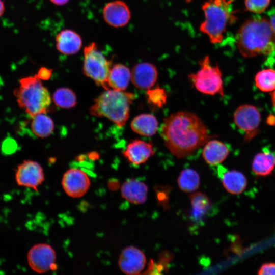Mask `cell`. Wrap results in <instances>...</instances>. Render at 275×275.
<instances>
[{
    "mask_svg": "<svg viewBox=\"0 0 275 275\" xmlns=\"http://www.w3.org/2000/svg\"><path fill=\"white\" fill-rule=\"evenodd\" d=\"M160 135L167 149L178 158L191 155L213 138L202 120L186 111L166 118L161 126Z\"/></svg>",
    "mask_w": 275,
    "mask_h": 275,
    "instance_id": "6da1fadb",
    "label": "cell"
},
{
    "mask_svg": "<svg viewBox=\"0 0 275 275\" xmlns=\"http://www.w3.org/2000/svg\"><path fill=\"white\" fill-rule=\"evenodd\" d=\"M236 41L245 57L268 55L275 49V34L269 20L260 16L244 22L236 35Z\"/></svg>",
    "mask_w": 275,
    "mask_h": 275,
    "instance_id": "7a4b0ae2",
    "label": "cell"
},
{
    "mask_svg": "<svg viewBox=\"0 0 275 275\" xmlns=\"http://www.w3.org/2000/svg\"><path fill=\"white\" fill-rule=\"evenodd\" d=\"M135 95L131 92L107 89L94 100L90 113L97 117H104L120 127L126 124L130 106Z\"/></svg>",
    "mask_w": 275,
    "mask_h": 275,
    "instance_id": "3957f363",
    "label": "cell"
},
{
    "mask_svg": "<svg viewBox=\"0 0 275 275\" xmlns=\"http://www.w3.org/2000/svg\"><path fill=\"white\" fill-rule=\"evenodd\" d=\"M204 20L200 30L211 43H221L228 25L234 19L231 0H208L202 6Z\"/></svg>",
    "mask_w": 275,
    "mask_h": 275,
    "instance_id": "277c9868",
    "label": "cell"
},
{
    "mask_svg": "<svg viewBox=\"0 0 275 275\" xmlns=\"http://www.w3.org/2000/svg\"><path fill=\"white\" fill-rule=\"evenodd\" d=\"M14 91L18 105L31 117L46 113L51 104L48 90L36 75L21 78Z\"/></svg>",
    "mask_w": 275,
    "mask_h": 275,
    "instance_id": "5b68a950",
    "label": "cell"
},
{
    "mask_svg": "<svg viewBox=\"0 0 275 275\" xmlns=\"http://www.w3.org/2000/svg\"><path fill=\"white\" fill-rule=\"evenodd\" d=\"M200 69L189 75V79L199 92L208 95H224L222 72L218 65H212L208 56L200 62Z\"/></svg>",
    "mask_w": 275,
    "mask_h": 275,
    "instance_id": "8992f818",
    "label": "cell"
},
{
    "mask_svg": "<svg viewBox=\"0 0 275 275\" xmlns=\"http://www.w3.org/2000/svg\"><path fill=\"white\" fill-rule=\"evenodd\" d=\"M111 62L99 49L95 42H91L84 49L83 72L96 84L109 89L108 77Z\"/></svg>",
    "mask_w": 275,
    "mask_h": 275,
    "instance_id": "52a82bcc",
    "label": "cell"
},
{
    "mask_svg": "<svg viewBox=\"0 0 275 275\" xmlns=\"http://www.w3.org/2000/svg\"><path fill=\"white\" fill-rule=\"evenodd\" d=\"M233 121L236 126L242 132L246 141L251 140L258 133L261 122V115L254 105L243 104L235 111Z\"/></svg>",
    "mask_w": 275,
    "mask_h": 275,
    "instance_id": "ba28073f",
    "label": "cell"
},
{
    "mask_svg": "<svg viewBox=\"0 0 275 275\" xmlns=\"http://www.w3.org/2000/svg\"><path fill=\"white\" fill-rule=\"evenodd\" d=\"M27 258L31 268L39 273H45L57 268L56 252L48 244L34 245L28 252Z\"/></svg>",
    "mask_w": 275,
    "mask_h": 275,
    "instance_id": "9c48e42d",
    "label": "cell"
},
{
    "mask_svg": "<svg viewBox=\"0 0 275 275\" xmlns=\"http://www.w3.org/2000/svg\"><path fill=\"white\" fill-rule=\"evenodd\" d=\"M62 185L68 196L77 198L86 194L90 188L91 182L88 175L84 171L71 168L63 175Z\"/></svg>",
    "mask_w": 275,
    "mask_h": 275,
    "instance_id": "30bf717a",
    "label": "cell"
},
{
    "mask_svg": "<svg viewBox=\"0 0 275 275\" xmlns=\"http://www.w3.org/2000/svg\"><path fill=\"white\" fill-rule=\"evenodd\" d=\"M15 179L18 185L37 190L44 180V173L41 165L33 160H24L16 170Z\"/></svg>",
    "mask_w": 275,
    "mask_h": 275,
    "instance_id": "8fae6325",
    "label": "cell"
},
{
    "mask_svg": "<svg viewBox=\"0 0 275 275\" xmlns=\"http://www.w3.org/2000/svg\"><path fill=\"white\" fill-rule=\"evenodd\" d=\"M147 262L144 252L139 248L129 246L121 252L118 259L120 270L128 275H136L142 271Z\"/></svg>",
    "mask_w": 275,
    "mask_h": 275,
    "instance_id": "7c38bea8",
    "label": "cell"
},
{
    "mask_svg": "<svg viewBox=\"0 0 275 275\" xmlns=\"http://www.w3.org/2000/svg\"><path fill=\"white\" fill-rule=\"evenodd\" d=\"M102 14L105 22L114 28L124 26L131 18L129 7L121 0L107 3L103 9Z\"/></svg>",
    "mask_w": 275,
    "mask_h": 275,
    "instance_id": "4fadbf2b",
    "label": "cell"
},
{
    "mask_svg": "<svg viewBox=\"0 0 275 275\" xmlns=\"http://www.w3.org/2000/svg\"><path fill=\"white\" fill-rule=\"evenodd\" d=\"M157 77L158 71L153 64L142 62L133 67L131 81L136 88L148 90L154 86Z\"/></svg>",
    "mask_w": 275,
    "mask_h": 275,
    "instance_id": "5bb4252c",
    "label": "cell"
},
{
    "mask_svg": "<svg viewBox=\"0 0 275 275\" xmlns=\"http://www.w3.org/2000/svg\"><path fill=\"white\" fill-rule=\"evenodd\" d=\"M154 153L152 144L136 139L128 144L123 154L130 163L136 166L145 163Z\"/></svg>",
    "mask_w": 275,
    "mask_h": 275,
    "instance_id": "9a60e30c",
    "label": "cell"
},
{
    "mask_svg": "<svg viewBox=\"0 0 275 275\" xmlns=\"http://www.w3.org/2000/svg\"><path fill=\"white\" fill-rule=\"evenodd\" d=\"M55 40L57 50L65 55L77 53L82 45L80 35L71 29H67L60 31L56 35Z\"/></svg>",
    "mask_w": 275,
    "mask_h": 275,
    "instance_id": "2e32d148",
    "label": "cell"
},
{
    "mask_svg": "<svg viewBox=\"0 0 275 275\" xmlns=\"http://www.w3.org/2000/svg\"><path fill=\"white\" fill-rule=\"evenodd\" d=\"M148 188L144 182L135 179H129L121 187L122 197L134 204L144 203L147 199Z\"/></svg>",
    "mask_w": 275,
    "mask_h": 275,
    "instance_id": "e0dca14e",
    "label": "cell"
},
{
    "mask_svg": "<svg viewBox=\"0 0 275 275\" xmlns=\"http://www.w3.org/2000/svg\"><path fill=\"white\" fill-rule=\"evenodd\" d=\"M229 153V148L224 143L212 138L203 145L202 154L207 163L216 166L224 161Z\"/></svg>",
    "mask_w": 275,
    "mask_h": 275,
    "instance_id": "ac0fdd59",
    "label": "cell"
},
{
    "mask_svg": "<svg viewBox=\"0 0 275 275\" xmlns=\"http://www.w3.org/2000/svg\"><path fill=\"white\" fill-rule=\"evenodd\" d=\"M131 129L143 136L150 137L155 134L158 129L157 118L151 114H142L133 118L130 123Z\"/></svg>",
    "mask_w": 275,
    "mask_h": 275,
    "instance_id": "d6986e66",
    "label": "cell"
},
{
    "mask_svg": "<svg viewBox=\"0 0 275 275\" xmlns=\"http://www.w3.org/2000/svg\"><path fill=\"white\" fill-rule=\"evenodd\" d=\"M275 167V154L267 148L255 155L252 169L254 173L259 176L269 175Z\"/></svg>",
    "mask_w": 275,
    "mask_h": 275,
    "instance_id": "ffe728a7",
    "label": "cell"
},
{
    "mask_svg": "<svg viewBox=\"0 0 275 275\" xmlns=\"http://www.w3.org/2000/svg\"><path fill=\"white\" fill-rule=\"evenodd\" d=\"M221 181L226 190L230 194L238 195L245 189L247 180L241 172L236 170L221 171Z\"/></svg>",
    "mask_w": 275,
    "mask_h": 275,
    "instance_id": "44dd1931",
    "label": "cell"
},
{
    "mask_svg": "<svg viewBox=\"0 0 275 275\" xmlns=\"http://www.w3.org/2000/svg\"><path fill=\"white\" fill-rule=\"evenodd\" d=\"M131 79V72L122 64H116L111 67L108 84L109 88L118 91H124L128 87Z\"/></svg>",
    "mask_w": 275,
    "mask_h": 275,
    "instance_id": "7402d4cb",
    "label": "cell"
},
{
    "mask_svg": "<svg viewBox=\"0 0 275 275\" xmlns=\"http://www.w3.org/2000/svg\"><path fill=\"white\" fill-rule=\"evenodd\" d=\"M191 215L195 220L203 218L209 211L211 203L209 198L204 193L196 192L190 195Z\"/></svg>",
    "mask_w": 275,
    "mask_h": 275,
    "instance_id": "603a6c76",
    "label": "cell"
},
{
    "mask_svg": "<svg viewBox=\"0 0 275 275\" xmlns=\"http://www.w3.org/2000/svg\"><path fill=\"white\" fill-rule=\"evenodd\" d=\"M31 118V128L35 135L44 138L52 133L54 124L52 119L46 113H40Z\"/></svg>",
    "mask_w": 275,
    "mask_h": 275,
    "instance_id": "cb8c5ba5",
    "label": "cell"
},
{
    "mask_svg": "<svg viewBox=\"0 0 275 275\" xmlns=\"http://www.w3.org/2000/svg\"><path fill=\"white\" fill-rule=\"evenodd\" d=\"M180 189L185 193H193L197 190L200 185L199 174L192 169H185L180 173L177 179Z\"/></svg>",
    "mask_w": 275,
    "mask_h": 275,
    "instance_id": "d4e9b609",
    "label": "cell"
},
{
    "mask_svg": "<svg viewBox=\"0 0 275 275\" xmlns=\"http://www.w3.org/2000/svg\"><path fill=\"white\" fill-rule=\"evenodd\" d=\"M256 87L263 92H272L275 90V70L268 68L260 70L254 78Z\"/></svg>",
    "mask_w": 275,
    "mask_h": 275,
    "instance_id": "484cf974",
    "label": "cell"
},
{
    "mask_svg": "<svg viewBox=\"0 0 275 275\" xmlns=\"http://www.w3.org/2000/svg\"><path fill=\"white\" fill-rule=\"evenodd\" d=\"M53 100L57 106L63 108H72L77 103L75 93L66 88L58 89L53 93Z\"/></svg>",
    "mask_w": 275,
    "mask_h": 275,
    "instance_id": "4316f807",
    "label": "cell"
},
{
    "mask_svg": "<svg viewBox=\"0 0 275 275\" xmlns=\"http://www.w3.org/2000/svg\"><path fill=\"white\" fill-rule=\"evenodd\" d=\"M146 97L149 104L157 108H161L166 103L167 95L163 88L157 86L148 89Z\"/></svg>",
    "mask_w": 275,
    "mask_h": 275,
    "instance_id": "83f0119b",
    "label": "cell"
},
{
    "mask_svg": "<svg viewBox=\"0 0 275 275\" xmlns=\"http://www.w3.org/2000/svg\"><path fill=\"white\" fill-rule=\"evenodd\" d=\"M270 0H245L247 10L260 14L263 12L270 4Z\"/></svg>",
    "mask_w": 275,
    "mask_h": 275,
    "instance_id": "f1b7e54d",
    "label": "cell"
},
{
    "mask_svg": "<svg viewBox=\"0 0 275 275\" xmlns=\"http://www.w3.org/2000/svg\"><path fill=\"white\" fill-rule=\"evenodd\" d=\"M259 275L262 274H275V263H266L263 264L258 271Z\"/></svg>",
    "mask_w": 275,
    "mask_h": 275,
    "instance_id": "f546056e",
    "label": "cell"
},
{
    "mask_svg": "<svg viewBox=\"0 0 275 275\" xmlns=\"http://www.w3.org/2000/svg\"><path fill=\"white\" fill-rule=\"evenodd\" d=\"M51 72V70L42 67L39 69L36 75L40 79H47L50 77Z\"/></svg>",
    "mask_w": 275,
    "mask_h": 275,
    "instance_id": "4dcf8cb0",
    "label": "cell"
},
{
    "mask_svg": "<svg viewBox=\"0 0 275 275\" xmlns=\"http://www.w3.org/2000/svg\"><path fill=\"white\" fill-rule=\"evenodd\" d=\"M271 27L275 34V12L269 15V20H268Z\"/></svg>",
    "mask_w": 275,
    "mask_h": 275,
    "instance_id": "1f68e13d",
    "label": "cell"
},
{
    "mask_svg": "<svg viewBox=\"0 0 275 275\" xmlns=\"http://www.w3.org/2000/svg\"><path fill=\"white\" fill-rule=\"evenodd\" d=\"M266 122L269 125H275V116L272 115H269L267 118Z\"/></svg>",
    "mask_w": 275,
    "mask_h": 275,
    "instance_id": "d6a6232c",
    "label": "cell"
},
{
    "mask_svg": "<svg viewBox=\"0 0 275 275\" xmlns=\"http://www.w3.org/2000/svg\"><path fill=\"white\" fill-rule=\"evenodd\" d=\"M57 6H63L67 4L70 0H49Z\"/></svg>",
    "mask_w": 275,
    "mask_h": 275,
    "instance_id": "836d02e7",
    "label": "cell"
},
{
    "mask_svg": "<svg viewBox=\"0 0 275 275\" xmlns=\"http://www.w3.org/2000/svg\"><path fill=\"white\" fill-rule=\"evenodd\" d=\"M271 99L272 105L275 111V90L271 92Z\"/></svg>",
    "mask_w": 275,
    "mask_h": 275,
    "instance_id": "e575fe53",
    "label": "cell"
},
{
    "mask_svg": "<svg viewBox=\"0 0 275 275\" xmlns=\"http://www.w3.org/2000/svg\"><path fill=\"white\" fill-rule=\"evenodd\" d=\"M5 10L4 3L2 0H0V17L3 14Z\"/></svg>",
    "mask_w": 275,
    "mask_h": 275,
    "instance_id": "d590c367",
    "label": "cell"
},
{
    "mask_svg": "<svg viewBox=\"0 0 275 275\" xmlns=\"http://www.w3.org/2000/svg\"><path fill=\"white\" fill-rule=\"evenodd\" d=\"M187 2H190L192 1L193 0H185Z\"/></svg>",
    "mask_w": 275,
    "mask_h": 275,
    "instance_id": "8d00e7d4",
    "label": "cell"
}]
</instances>
